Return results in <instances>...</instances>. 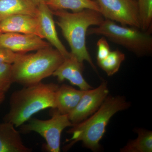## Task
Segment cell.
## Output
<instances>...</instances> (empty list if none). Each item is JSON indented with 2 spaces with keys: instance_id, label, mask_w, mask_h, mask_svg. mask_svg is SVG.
<instances>
[{
  "instance_id": "6da1fadb",
  "label": "cell",
  "mask_w": 152,
  "mask_h": 152,
  "mask_svg": "<svg viewBox=\"0 0 152 152\" xmlns=\"http://www.w3.org/2000/svg\"><path fill=\"white\" fill-rule=\"evenodd\" d=\"M130 107V103L121 96L107 97L102 105L89 118L74 125L68 131L72 137L64 147L65 150L70 148L75 144L81 142L83 145L93 151L100 149V142L105 132L106 127L112 117L118 112Z\"/></svg>"
},
{
  "instance_id": "7a4b0ae2",
  "label": "cell",
  "mask_w": 152,
  "mask_h": 152,
  "mask_svg": "<svg viewBox=\"0 0 152 152\" xmlns=\"http://www.w3.org/2000/svg\"><path fill=\"white\" fill-rule=\"evenodd\" d=\"M52 12L58 18L57 24L69 45L71 53L80 62L86 61L97 72L87 49L86 39L89 28L101 25L105 20L103 16L100 12L91 9L76 12L66 10L52 11Z\"/></svg>"
},
{
  "instance_id": "3957f363",
  "label": "cell",
  "mask_w": 152,
  "mask_h": 152,
  "mask_svg": "<svg viewBox=\"0 0 152 152\" xmlns=\"http://www.w3.org/2000/svg\"><path fill=\"white\" fill-rule=\"evenodd\" d=\"M58 87L53 83L40 82L14 92L11 96L10 110L4 117V121L18 127L38 112L49 108L55 109V95Z\"/></svg>"
},
{
  "instance_id": "277c9868",
  "label": "cell",
  "mask_w": 152,
  "mask_h": 152,
  "mask_svg": "<svg viewBox=\"0 0 152 152\" xmlns=\"http://www.w3.org/2000/svg\"><path fill=\"white\" fill-rule=\"evenodd\" d=\"M23 54L12 64L14 83L28 86L40 83L51 75L64 60L63 55L51 46Z\"/></svg>"
},
{
  "instance_id": "5b68a950",
  "label": "cell",
  "mask_w": 152,
  "mask_h": 152,
  "mask_svg": "<svg viewBox=\"0 0 152 152\" xmlns=\"http://www.w3.org/2000/svg\"><path fill=\"white\" fill-rule=\"evenodd\" d=\"M151 33L135 27L119 25L116 22L105 19L99 26L89 28L87 34L102 36L137 56L143 57L152 54Z\"/></svg>"
},
{
  "instance_id": "8992f818",
  "label": "cell",
  "mask_w": 152,
  "mask_h": 152,
  "mask_svg": "<svg viewBox=\"0 0 152 152\" xmlns=\"http://www.w3.org/2000/svg\"><path fill=\"white\" fill-rule=\"evenodd\" d=\"M52 113V117L48 120H42L31 118L28 124L21 126L22 132H35L40 135L46 142V149L50 152L61 151V138L62 132L68 127H72L68 115L59 113L56 109Z\"/></svg>"
},
{
  "instance_id": "52a82bcc",
  "label": "cell",
  "mask_w": 152,
  "mask_h": 152,
  "mask_svg": "<svg viewBox=\"0 0 152 152\" xmlns=\"http://www.w3.org/2000/svg\"><path fill=\"white\" fill-rule=\"evenodd\" d=\"M105 19L123 26L140 28L137 2L135 0H96Z\"/></svg>"
},
{
  "instance_id": "ba28073f",
  "label": "cell",
  "mask_w": 152,
  "mask_h": 152,
  "mask_svg": "<svg viewBox=\"0 0 152 152\" xmlns=\"http://www.w3.org/2000/svg\"><path fill=\"white\" fill-rule=\"evenodd\" d=\"M109 94L107 82L103 81L97 88L85 91L77 105L68 115L73 124L81 122L99 109Z\"/></svg>"
},
{
  "instance_id": "9c48e42d",
  "label": "cell",
  "mask_w": 152,
  "mask_h": 152,
  "mask_svg": "<svg viewBox=\"0 0 152 152\" xmlns=\"http://www.w3.org/2000/svg\"><path fill=\"white\" fill-rule=\"evenodd\" d=\"M0 46L15 53H26L52 45L36 35L9 33L1 34Z\"/></svg>"
},
{
  "instance_id": "30bf717a",
  "label": "cell",
  "mask_w": 152,
  "mask_h": 152,
  "mask_svg": "<svg viewBox=\"0 0 152 152\" xmlns=\"http://www.w3.org/2000/svg\"><path fill=\"white\" fill-rule=\"evenodd\" d=\"M83 69V63L79 61L70 53L69 56L64 59L53 75L56 77L59 81L67 80L72 85L78 87L80 90L86 91L93 88L84 78Z\"/></svg>"
},
{
  "instance_id": "8fae6325",
  "label": "cell",
  "mask_w": 152,
  "mask_h": 152,
  "mask_svg": "<svg viewBox=\"0 0 152 152\" xmlns=\"http://www.w3.org/2000/svg\"><path fill=\"white\" fill-rule=\"evenodd\" d=\"M53 12L45 3L38 6L37 19L43 39H46L49 43L54 47L63 55L64 58L70 55L58 37Z\"/></svg>"
},
{
  "instance_id": "7c38bea8",
  "label": "cell",
  "mask_w": 152,
  "mask_h": 152,
  "mask_svg": "<svg viewBox=\"0 0 152 152\" xmlns=\"http://www.w3.org/2000/svg\"><path fill=\"white\" fill-rule=\"evenodd\" d=\"M0 31L36 35L43 39L37 18L30 15H14L4 19L0 21Z\"/></svg>"
},
{
  "instance_id": "4fadbf2b",
  "label": "cell",
  "mask_w": 152,
  "mask_h": 152,
  "mask_svg": "<svg viewBox=\"0 0 152 152\" xmlns=\"http://www.w3.org/2000/svg\"><path fill=\"white\" fill-rule=\"evenodd\" d=\"M22 140L20 132L11 123H0V152H31Z\"/></svg>"
},
{
  "instance_id": "5bb4252c",
  "label": "cell",
  "mask_w": 152,
  "mask_h": 152,
  "mask_svg": "<svg viewBox=\"0 0 152 152\" xmlns=\"http://www.w3.org/2000/svg\"><path fill=\"white\" fill-rule=\"evenodd\" d=\"M84 92L67 85L59 86L55 95V109L60 113L69 115L77 105Z\"/></svg>"
},
{
  "instance_id": "9a60e30c",
  "label": "cell",
  "mask_w": 152,
  "mask_h": 152,
  "mask_svg": "<svg viewBox=\"0 0 152 152\" xmlns=\"http://www.w3.org/2000/svg\"><path fill=\"white\" fill-rule=\"evenodd\" d=\"M38 6L33 0H0V21L14 15L37 17Z\"/></svg>"
},
{
  "instance_id": "2e32d148",
  "label": "cell",
  "mask_w": 152,
  "mask_h": 152,
  "mask_svg": "<svg viewBox=\"0 0 152 152\" xmlns=\"http://www.w3.org/2000/svg\"><path fill=\"white\" fill-rule=\"evenodd\" d=\"M45 4L53 11L69 10L76 12L91 9L100 12L96 0H48Z\"/></svg>"
},
{
  "instance_id": "e0dca14e",
  "label": "cell",
  "mask_w": 152,
  "mask_h": 152,
  "mask_svg": "<svg viewBox=\"0 0 152 152\" xmlns=\"http://www.w3.org/2000/svg\"><path fill=\"white\" fill-rule=\"evenodd\" d=\"M138 137L131 141L122 148L121 152H152V131L139 129L136 130Z\"/></svg>"
},
{
  "instance_id": "ac0fdd59",
  "label": "cell",
  "mask_w": 152,
  "mask_h": 152,
  "mask_svg": "<svg viewBox=\"0 0 152 152\" xmlns=\"http://www.w3.org/2000/svg\"><path fill=\"white\" fill-rule=\"evenodd\" d=\"M125 58L124 54L119 50L111 51L106 58L97 62V64L108 76H112L118 72Z\"/></svg>"
},
{
  "instance_id": "d6986e66",
  "label": "cell",
  "mask_w": 152,
  "mask_h": 152,
  "mask_svg": "<svg viewBox=\"0 0 152 152\" xmlns=\"http://www.w3.org/2000/svg\"><path fill=\"white\" fill-rule=\"evenodd\" d=\"M140 29L152 33V0H137Z\"/></svg>"
},
{
  "instance_id": "ffe728a7",
  "label": "cell",
  "mask_w": 152,
  "mask_h": 152,
  "mask_svg": "<svg viewBox=\"0 0 152 152\" xmlns=\"http://www.w3.org/2000/svg\"><path fill=\"white\" fill-rule=\"evenodd\" d=\"M14 83L12 64H0V90L7 92Z\"/></svg>"
},
{
  "instance_id": "44dd1931",
  "label": "cell",
  "mask_w": 152,
  "mask_h": 152,
  "mask_svg": "<svg viewBox=\"0 0 152 152\" xmlns=\"http://www.w3.org/2000/svg\"><path fill=\"white\" fill-rule=\"evenodd\" d=\"M23 54L15 53L0 46V64H14Z\"/></svg>"
},
{
  "instance_id": "7402d4cb",
  "label": "cell",
  "mask_w": 152,
  "mask_h": 152,
  "mask_svg": "<svg viewBox=\"0 0 152 152\" xmlns=\"http://www.w3.org/2000/svg\"><path fill=\"white\" fill-rule=\"evenodd\" d=\"M97 61H100L106 58L111 52L110 48L107 39L102 37L99 39L97 42Z\"/></svg>"
},
{
  "instance_id": "603a6c76",
  "label": "cell",
  "mask_w": 152,
  "mask_h": 152,
  "mask_svg": "<svg viewBox=\"0 0 152 152\" xmlns=\"http://www.w3.org/2000/svg\"><path fill=\"white\" fill-rule=\"evenodd\" d=\"M5 94L4 91L0 90V104L4 101L5 99Z\"/></svg>"
},
{
  "instance_id": "cb8c5ba5",
  "label": "cell",
  "mask_w": 152,
  "mask_h": 152,
  "mask_svg": "<svg viewBox=\"0 0 152 152\" xmlns=\"http://www.w3.org/2000/svg\"><path fill=\"white\" fill-rule=\"evenodd\" d=\"M34 2H35L36 4H37L38 5L39 4H40L42 3H46L48 0H33Z\"/></svg>"
},
{
  "instance_id": "d4e9b609",
  "label": "cell",
  "mask_w": 152,
  "mask_h": 152,
  "mask_svg": "<svg viewBox=\"0 0 152 152\" xmlns=\"http://www.w3.org/2000/svg\"><path fill=\"white\" fill-rule=\"evenodd\" d=\"M2 33L1 32V31H0V36H1V34Z\"/></svg>"
},
{
  "instance_id": "484cf974",
  "label": "cell",
  "mask_w": 152,
  "mask_h": 152,
  "mask_svg": "<svg viewBox=\"0 0 152 152\" xmlns=\"http://www.w3.org/2000/svg\"><path fill=\"white\" fill-rule=\"evenodd\" d=\"M135 1H137V0H135Z\"/></svg>"
}]
</instances>
